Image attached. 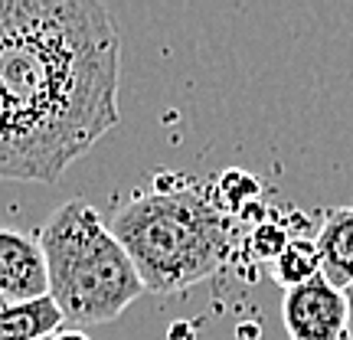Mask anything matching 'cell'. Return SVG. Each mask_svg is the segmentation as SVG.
<instances>
[{"mask_svg": "<svg viewBox=\"0 0 353 340\" xmlns=\"http://www.w3.org/2000/svg\"><path fill=\"white\" fill-rule=\"evenodd\" d=\"M121 33L95 0H0L13 180L52 183L118 125Z\"/></svg>", "mask_w": 353, "mask_h": 340, "instance_id": "cell-1", "label": "cell"}, {"mask_svg": "<svg viewBox=\"0 0 353 340\" xmlns=\"http://www.w3.org/2000/svg\"><path fill=\"white\" fill-rule=\"evenodd\" d=\"M114 239L125 246L151 294H174L216 275L232 255V223L213 183L187 180L134 193L112 216Z\"/></svg>", "mask_w": 353, "mask_h": 340, "instance_id": "cell-2", "label": "cell"}, {"mask_svg": "<svg viewBox=\"0 0 353 340\" xmlns=\"http://www.w3.org/2000/svg\"><path fill=\"white\" fill-rule=\"evenodd\" d=\"M39 242L50 265V298L69 328L108 324L148 291L92 203L65 200L39 229Z\"/></svg>", "mask_w": 353, "mask_h": 340, "instance_id": "cell-3", "label": "cell"}, {"mask_svg": "<svg viewBox=\"0 0 353 340\" xmlns=\"http://www.w3.org/2000/svg\"><path fill=\"white\" fill-rule=\"evenodd\" d=\"M281 321L291 340H350L347 298L324 275L285 291Z\"/></svg>", "mask_w": 353, "mask_h": 340, "instance_id": "cell-4", "label": "cell"}, {"mask_svg": "<svg viewBox=\"0 0 353 340\" xmlns=\"http://www.w3.org/2000/svg\"><path fill=\"white\" fill-rule=\"evenodd\" d=\"M50 294V265L39 232L0 226V298L7 304L39 301Z\"/></svg>", "mask_w": 353, "mask_h": 340, "instance_id": "cell-5", "label": "cell"}, {"mask_svg": "<svg viewBox=\"0 0 353 340\" xmlns=\"http://www.w3.org/2000/svg\"><path fill=\"white\" fill-rule=\"evenodd\" d=\"M317 252H321V275L334 288L353 285V206H334L324 213L317 229Z\"/></svg>", "mask_w": 353, "mask_h": 340, "instance_id": "cell-6", "label": "cell"}, {"mask_svg": "<svg viewBox=\"0 0 353 340\" xmlns=\"http://www.w3.org/2000/svg\"><path fill=\"white\" fill-rule=\"evenodd\" d=\"M63 324L65 317L50 294L39 301L0 308V340H46L59 334Z\"/></svg>", "mask_w": 353, "mask_h": 340, "instance_id": "cell-7", "label": "cell"}, {"mask_svg": "<svg viewBox=\"0 0 353 340\" xmlns=\"http://www.w3.org/2000/svg\"><path fill=\"white\" fill-rule=\"evenodd\" d=\"M272 275L281 288H298L304 281L321 275V252H317V242L307 236H294L288 242V249L272 262Z\"/></svg>", "mask_w": 353, "mask_h": 340, "instance_id": "cell-8", "label": "cell"}, {"mask_svg": "<svg viewBox=\"0 0 353 340\" xmlns=\"http://www.w3.org/2000/svg\"><path fill=\"white\" fill-rule=\"evenodd\" d=\"M294 239V236H288V229L278 226V223H272V219H265V223H259V229H255V236L249 242H252V252L262 259V262H275L278 255L288 249V242Z\"/></svg>", "mask_w": 353, "mask_h": 340, "instance_id": "cell-9", "label": "cell"}, {"mask_svg": "<svg viewBox=\"0 0 353 340\" xmlns=\"http://www.w3.org/2000/svg\"><path fill=\"white\" fill-rule=\"evenodd\" d=\"M0 180H13V131L3 88H0Z\"/></svg>", "mask_w": 353, "mask_h": 340, "instance_id": "cell-10", "label": "cell"}, {"mask_svg": "<svg viewBox=\"0 0 353 340\" xmlns=\"http://www.w3.org/2000/svg\"><path fill=\"white\" fill-rule=\"evenodd\" d=\"M50 340H88L85 330H79V328H63L59 334H52Z\"/></svg>", "mask_w": 353, "mask_h": 340, "instance_id": "cell-11", "label": "cell"}, {"mask_svg": "<svg viewBox=\"0 0 353 340\" xmlns=\"http://www.w3.org/2000/svg\"><path fill=\"white\" fill-rule=\"evenodd\" d=\"M343 298H347V324H350V340H353V285L343 288Z\"/></svg>", "mask_w": 353, "mask_h": 340, "instance_id": "cell-12", "label": "cell"}, {"mask_svg": "<svg viewBox=\"0 0 353 340\" xmlns=\"http://www.w3.org/2000/svg\"><path fill=\"white\" fill-rule=\"evenodd\" d=\"M0 308H7V301H3V298H0Z\"/></svg>", "mask_w": 353, "mask_h": 340, "instance_id": "cell-13", "label": "cell"}, {"mask_svg": "<svg viewBox=\"0 0 353 340\" xmlns=\"http://www.w3.org/2000/svg\"><path fill=\"white\" fill-rule=\"evenodd\" d=\"M46 340H50V337H46Z\"/></svg>", "mask_w": 353, "mask_h": 340, "instance_id": "cell-14", "label": "cell"}]
</instances>
